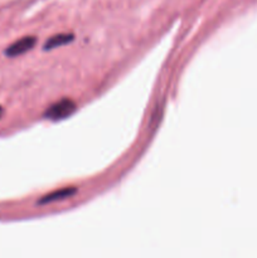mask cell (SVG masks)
<instances>
[{"mask_svg":"<svg viewBox=\"0 0 257 258\" xmlns=\"http://www.w3.org/2000/svg\"><path fill=\"white\" fill-rule=\"evenodd\" d=\"M76 108H77V106H76L75 101H72L71 98H62V100L50 105L43 113V117L52 121L63 120V118L72 115Z\"/></svg>","mask_w":257,"mask_h":258,"instance_id":"cell-1","label":"cell"},{"mask_svg":"<svg viewBox=\"0 0 257 258\" xmlns=\"http://www.w3.org/2000/svg\"><path fill=\"white\" fill-rule=\"evenodd\" d=\"M37 44V38L34 35H27L20 39L15 40L10 45H8L7 49L4 50V54L9 58L19 57V55L25 54L27 52L32 50Z\"/></svg>","mask_w":257,"mask_h":258,"instance_id":"cell-2","label":"cell"},{"mask_svg":"<svg viewBox=\"0 0 257 258\" xmlns=\"http://www.w3.org/2000/svg\"><path fill=\"white\" fill-rule=\"evenodd\" d=\"M76 193H77V188H75V186H67V188L57 189V190L50 191V193L43 196L37 203L42 206V204H49L54 203V202L65 201V199H68L71 198V197L75 196Z\"/></svg>","mask_w":257,"mask_h":258,"instance_id":"cell-3","label":"cell"},{"mask_svg":"<svg viewBox=\"0 0 257 258\" xmlns=\"http://www.w3.org/2000/svg\"><path fill=\"white\" fill-rule=\"evenodd\" d=\"M73 39H75V35L71 33H59V34L53 35L45 40V43L43 44V50H52L62 47V45L70 44L71 42H73Z\"/></svg>","mask_w":257,"mask_h":258,"instance_id":"cell-4","label":"cell"},{"mask_svg":"<svg viewBox=\"0 0 257 258\" xmlns=\"http://www.w3.org/2000/svg\"><path fill=\"white\" fill-rule=\"evenodd\" d=\"M3 113H4V108H3V107H2V106H0V118H2Z\"/></svg>","mask_w":257,"mask_h":258,"instance_id":"cell-5","label":"cell"}]
</instances>
